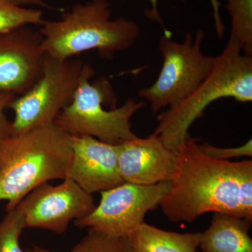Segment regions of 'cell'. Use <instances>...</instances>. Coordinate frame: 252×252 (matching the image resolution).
<instances>
[{
  "mask_svg": "<svg viewBox=\"0 0 252 252\" xmlns=\"http://www.w3.org/2000/svg\"><path fill=\"white\" fill-rule=\"evenodd\" d=\"M170 185L160 206L170 221L190 223L207 212L252 221V160L213 158L189 136L179 149Z\"/></svg>",
  "mask_w": 252,
  "mask_h": 252,
  "instance_id": "obj_1",
  "label": "cell"
},
{
  "mask_svg": "<svg viewBox=\"0 0 252 252\" xmlns=\"http://www.w3.org/2000/svg\"><path fill=\"white\" fill-rule=\"evenodd\" d=\"M70 135L56 124L0 138V201L6 212L49 181L67 178L72 160Z\"/></svg>",
  "mask_w": 252,
  "mask_h": 252,
  "instance_id": "obj_2",
  "label": "cell"
},
{
  "mask_svg": "<svg viewBox=\"0 0 252 252\" xmlns=\"http://www.w3.org/2000/svg\"><path fill=\"white\" fill-rule=\"evenodd\" d=\"M41 26L44 53L61 61L91 50L111 59L115 53L130 49L140 35L134 21L112 19L107 0L74 5L59 21H45Z\"/></svg>",
  "mask_w": 252,
  "mask_h": 252,
  "instance_id": "obj_3",
  "label": "cell"
},
{
  "mask_svg": "<svg viewBox=\"0 0 252 252\" xmlns=\"http://www.w3.org/2000/svg\"><path fill=\"white\" fill-rule=\"evenodd\" d=\"M223 97L242 102L252 100V56L242 54L238 44L230 40L216 56L208 77L187 97L159 116L153 134L178 153L193 122L203 115L207 106Z\"/></svg>",
  "mask_w": 252,
  "mask_h": 252,
  "instance_id": "obj_4",
  "label": "cell"
},
{
  "mask_svg": "<svg viewBox=\"0 0 252 252\" xmlns=\"http://www.w3.org/2000/svg\"><path fill=\"white\" fill-rule=\"evenodd\" d=\"M94 71L89 65L79 83L72 102L56 118L54 124L69 135H89L113 145L133 140L130 119L145 102L127 99L122 107L106 110L104 105L117 102L108 79L94 83Z\"/></svg>",
  "mask_w": 252,
  "mask_h": 252,
  "instance_id": "obj_5",
  "label": "cell"
},
{
  "mask_svg": "<svg viewBox=\"0 0 252 252\" xmlns=\"http://www.w3.org/2000/svg\"><path fill=\"white\" fill-rule=\"evenodd\" d=\"M89 64L79 60H58L45 54L42 74L26 94L10 104L14 112L12 135L54 124L72 102Z\"/></svg>",
  "mask_w": 252,
  "mask_h": 252,
  "instance_id": "obj_6",
  "label": "cell"
},
{
  "mask_svg": "<svg viewBox=\"0 0 252 252\" xmlns=\"http://www.w3.org/2000/svg\"><path fill=\"white\" fill-rule=\"evenodd\" d=\"M164 34L158 47L163 58L161 71L150 87L139 91V96L150 103L153 114L171 107L195 91L212 72L216 57L202 51L205 33L199 30L195 37L186 34L183 43L172 41Z\"/></svg>",
  "mask_w": 252,
  "mask_h": 252,
  "instance_id": "obj_7",
  "label": "cell"
},
{
  "mask_svg": "<svg viewBox=\"0 0 252 252\" xmlns=\"http://www.w3.org/2000/svg\"><path fill=\"white\" fill-rule=\"evenodd\" d=\"M170 187V181L153 185L125 182L104 190L99 205L87 216L74 220V225L109 236L128 238L144 223L147 212L160 205Z\"/></svg>",
  "mask_w": 252,
  "mask_h": 252,
  "instance_id": "obj_8",
  "label": "cell"
},
{
  "mask_svg": "<svg viewBox=\"0 0 252 252\" xmlns=\"http://www.w3.org/2000/svg\"><path fill=\"white\" fill-rule=\"evenodd\" d=\"M92 194L69 178L58 186L41 184L16 207L26 218V228L63 234L73 220L87 216L95 207Z\"/></svg>",
  "mask_w": 252,
  "mask_h": 252,
  "instance_id": "obj_9",
  "label": "cell"
},
{
  "mask_svg": "<svg viewBox=\"0 0 252 252\" xmlns=\"http://www.w3.org/2000/svg\"><path fill=\"white\" fill-rule=\"evenodd\" d=\"M42 35L31 26L0 34V93L22 95L42 74Z\"/></svg>",
  "mask_w": 252,
  "mask_h": 252,
  "instance_id": "obj_10",
  "label": "cell"
},
{
  "mask_svg": "<svg viewBox=\"0 0 252 252\" xmlns=\"http://www.w3.org/2000/svg\"><path fill=\"white\" fill-rule=\"evenodd\" d=\"M72 157L67 178L89 193L102 192L125 183L118 161V144L89 135H70Z\"/></svg>",
  "mask_w": 252,
  "mask_h": 252,
  "instance_id": "obj_11",
  "label": "cell"
},
{
  "mask_svg": "<svg viewBox=\"0 0 252 252\" xmlns=\"http://www.w3.org/2000/svg\"><path fill=\"white\" fill-rule=\"evenodd\" d=\"M178 153L165 145L158 136L136 137L118 144L119 172L124 182L153 185L171 180Z\"/></svg>",
  "mask_w": 252,
  "mask_h": 252,
  "instance_id": "obj_12",
  "label": "cell"
},
{
  "mask_svg": "<svg viewBox=\"0 0 252 252\" xmlns=\"http://www.w3.org/2000/svg\"><path fill=\"white\" fill-rule=\"evenodd\" d=\"M252 221L228 214L215 212L211 224L200 233L203 252H252Z\"/></svg>",
  "mask_w": 252,
  "mask_h": 252,
  "instance_id": "obj_13",
  "label": "cell"
},
{
  "mask_svg": "<svg viewBox=\"0 0 252 252\" xmlns=\"http://www.w3.org/2000/svg\"><path fill=\"white\" fill-rule=\"evenodd\" d=\"M200 233L166 231L142 223L128 236L137 252H197Z\"/></svg>",
  "mask_w": 252,
  "mask_h": 252,
  "instance_id": "obj_14",
  "label": "cell"
},
{
  "mask_svg": "<svg viewBox=\"0 0 252 252\" xmlns=\"http://www.w3.org/2000/svg\"><path fill=\"white\" fill-rule=\"evenodd\" d=\"M231 18L230 41L238 44L242 52L252 56V0H226Z\"/></svg>",
  "mask_w": 252,
  "mask_h": 252,
  "instance_id": "obj_15",
  "label": "cell"
},
{
  "mask_svg": "<svg viewBox=\"0 0 252 252\" xmlns=\"http://www.w3.org/2000/svg\"><path fill=\"white\" fill-rule=\"evenodd\" d=\"M44 21L41 10L27 9L0 0V34L24 26H41Z\"/></svg>",
  "mask_w": 252,
  "mask_h": 252,
  "instance_id": "obj_16",
  "label": "cell"
},
{
  "mask_svg": "<svg viewBox=\"0 0 252 252\" xmlns=\"http://www.w3.org/2000/svg\"><path fill=\"white\" fill-rule=\"evenodd\" d=\"M70 252H137L128 238L112 237L94 230L88 234L72 248Z\"/></svg>",
  "mask_w": 252,
  "mask_h": 252,
  "instance_id": "obj_17",
  "label": "cell"
},
{
  "mask_svg": "<svg viewBox=\"0 0 252 252\" xmlns=\"http://www.w3.org/2000/svg\"><path fill=\"white\" fill-rule=\"evenodd\" d=\"M0 221V252H26L20 245V238L26 228V218L18 208L6 212Z\"/></svg>",
  "mask_w": 252,
  "mask_h": 252,
  "instance_id": "obj_18",
  "label": "cell"
},
{
  "mask_svg": "<svg viewBox=\"0 0 252 252\" xmlns=\"http://www.w3.org/2000/svg\"><path fill=\"white\" fill-rule=\"evenodd\" d=\"M199 147L208 157L218 160H228L233 158L252 157V141H248L244 145L233 148H218L208 144H199Z\"/></svg>",
  "mask_w": 252,
  "mask_h": 252,
  "instance_id": "obj_19",
  "label": "cell"
},
{
  "mask_svg": "<svg viewBox=\"0 0 252 252\" xmlns=\"http://www.w3.org/2000/svg\"><path fill=\"white\" fill-rule=\"evenodd\" d=\"M149 1H150L151 4H152V8H151V9L147 10L146 11V16L150 18L152 21H154V22H157L161 25L164 31H165V32H168L170 31H167V29L164 28L163 23H162L160 15L159 14L158 10V0H149ZM210 1L211 2L212 8H213L214 18H215L217 34H218L220 39H222L223 36V33H224L225 26L223 22H222L221 18H220V4L219 0H210Z\"/></svg>",
  "mask_w": 252,
  "mask_h": 252,
  "instance_id": "obj_20",
  "label": "cell"
},
{
  "mask_svg": "<svg viewBox=\"0 0 252 252\" xmlns=\"http://www.w3.org/2000/svg\"><path fill=\"white\" fill-rule=\"evenodd\" d=\"M16 97L14 94L0 93V138L12 135V123L6 117L4 111Z\"/></svg>",
  "mask_w": 252,
  "mask_h": 252,
  "instance_id": "obj_21",
  "label": "cell"
},
{
  "mask_svg": "<svg viewBox=\"0 0 252 252\" xmlns=\"http://www.w3.org/2000/svg\"><path fill=\"white\" fill-rule=\"evenodd\" d=\"M5 1H9L11 4L17 5V6H24L32 4L51 9V6L46 4L44 0H5Z\"/></svg>",
  "mask_w": 252,
  "mask_h": 252,
  "instance_id": "obj_22",
  "label": "cell"
},
{
  "mask_svg": "<svg viewBox=\"0 0 252 252\" xmlns=\"http://www.w3.org/2000/svg\"><path fill=\"white\" fill-rule=\"evenodd\" d=\"M26 252H53L47 250V249L41 248L39 246H33L32 248H28L25 251Z\"/></svg>",
  "mask_w": 252,
  "mask_h": 252,
  "instance_id": "obj_23",
  "label": "cell"
}]
</instances>
